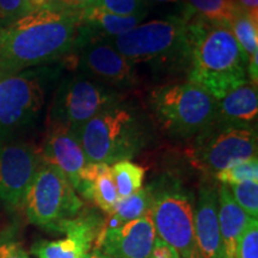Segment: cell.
I'll use <instances>...</instances> for the list:
<instances>
[{
    "mask_svg": "<svg viewBox=\"0 0 258 258\" xmlns=\"http://www.w3.org/2000/svg\"><path fill=\"white\" fill-rule=\"evenodd\" d=\"M51 2L74 11H83L95 4V0H51Z\"/></svg>",
    "mask_w": 258,
    "mask_h": 258,
    "instance_id": "32",
    "label": "cell"
},
{
    "mask_svg": "<svg viewBox=\"0 0 258 258\" xmlns=\"http://www.w3.org/2000/svg\"><path fill=\"white\" fill-rule=\"evenodd\" d=\"M74 61L80 73L117 90L131 89L138 84L135 64L122 55L108 38L88 35L78 29L73 46Z\"/></svg>",
    "mask_w": 258,
    "mask_h": 258,
    "instance_id": "11",
    "label": "cell"
},
{
    "mask_svg": "<svg viewBox=\"0 0 258 258\" xmlns=\"http://www.w3.org/2000/svg\"><path fill=\"white\" fill-rule=\"evenodd\" d=\"M151 258H179V256L173 247L157 237Z\"/></svg>",
    "mask_w": 258,
    "mask_h": 258,
    "instance_id": "30",
    "label": "cell"
},
{
    "mask_svg": "<svg viewBox=\"0 0 258 258\" xmlns=\"http://www.w3.org/2000/svg\"><path fill=\"white\" fill-rule=\"evenodd\" d=\"M80 12L51 0L0 29V76L46 66L73 49Z\"/></svg>",
    "mask_w": 258,
    "mask_h": 258,
    "instance_id": "1",
    "label": "cell"
},
{
    "mask_svg": "<svg viewBox=\"0 0 258 258\" xmlns=\"http://www.w3.org/2000/svg\"><path fill=\"white\" fill-rule=\"evenodd\" d=\"M92 239L78 233H66V238L57 240H42L32 246L37 258H82L91 250Z\"/></svg>",
    "mask_w": 258,
    "mask_h": 258,
    "instance_id": "19",
    "label": "cell"
},
{
    "mask_svg": "<svg viewBox=\"0 0 258 258\" xmlns=\"http://www.w3.org/2000/svg\"><path fill=\"white\" fill-rule=\"evenodd\" d=\"M240 11L237 0H186L183 18L188 21L191 16H199L215 23L230 25Z\"/></svg>",
    "mask_w": 258,
    "mask_h": 258,
    "instance_id": "21",
    "label": "cell"
},
{
    "mask_svg": "<svg viewBox=\"0 0 258 258\" xmlns=\"http://www.w3.org/2000/svg\"><path fill=\"white\" fill-rule=\"evenodd\" d=\"M82 258H110V257H109L106 253L103 252L102 250L93 249V250H89Z\"/></svg>",
    "mask_w": 258,
    "mask_h": 258,
    "instance_id": "34",
    "label": "cell"
},
{
    "mask_svg": "<svg viewBox=\"0 0 258 258\" xmlns=\"http://www.w3.org/2000/svg\"><path fill=\"white\" fill-rule=\"evenodd\" d=\"M214 178L221 184L231 185L237 183L245 182V180H258V159H251L239 161L227 169L219 171L214 175Z\"/></svg>",
    "mask_w": 258,
    "mask_h": 258,
    "instance_id": "25",
    "label": "cell"
},
{
    "mask_svg": "<svg viewBox=\"0 0 258 258\" xmlns=\"http://www.w3.org/2000/svg\"><path fill=\"white\" fill-rule=\"evenodd\" d=\"M148 106L158 125L180 140H192L218 118V99L191 82L154 89Z\"/></svg>",
    "mask_w": 258,
    "mask_h": 258,
    "instance_id": "4",
    "label": "cell"
},
{
    "mask_svg": "<svg viewBox=\"0 0 258 258\" xmlns=\"http://www.w3.org/2000/svg\"><path fill=\"white\" fill-rule=\"evenodd\" d=\"M230 28L235 40L250 59L258 51V22L240 11L230 23Z\"/></svg>",
    "mask_w": 258,
    "mask_h": 258,
    "instance_id": "24",
    "label": "cell"
},
{
    "mask_svg": "<svg viewBox=\"0 0 258 258\" xmlns=\"http://www.w3.org/2000/svg\"><path fill=\"white\" fill-rule=\"evenodd\" d=\"M150 117L125 96L105 106L80 129L78 138L88 163L110 165L131 160L152 140Z\"/></svg>",
    "mask_w": 258,
    "mask_h": 258,
    "instance_id": "3",
    "label": "cell"
},
{
    "mask_svg": "<svg viewBox=\"0 0 258 258\" xmlns=\"http://www.w3.org/2000/svg\"><path fill=\"white\" fill-rule=\"evenodd\" d=\"M93 5L122 17L147 14L144 0H95Z\"/></svg>",
    "mask_w": 258,
    "mask_h": 258,
    "instance_id": "29",
    "label": "cell"
},
{
    "mask_svg": "<svg viewBox=\"0 0 258 258\" xmlns=\"http://www.w3.org/2000/svg\"><path fill=\"white\" fill-rule=\"evenodd\" d=\"M152 206V190L147 185L141 188L133 195L124 199H118L114 211L109 214L108 221L104 222V228L118 227L125 222L133 221L151 212Z\"/></svg>",
    "mask_w": 258,
    "mask_h": 258,
    "instance_id": "20",
    "label": "cell"
},
{
    "mask_svg": "<svg viewBox=\"0 0 258 258\" xmlns=\"http://www.w3.org/2000/svg\"><path fill=\"white\" fill-rule=\"evenodd\" d=\"M0 258H29L18 244L6 243L0 244Z\"/></svg>",
    "mask_w": 258,
    "mask_h": 258,
    "instance_id": "31",
    "label": "cell"
},
{
    "mask_svg": "<svg viewBox=\"0 0 258 258\" xmlns=\"http://www.w3.org/2000/svg\"><path fill=\"white\" fill-rule=\"evenodd\" d=\"M234 258H258V219H249L238 239Z\"/></svg>",
    "mask_w": 258,
    "mask_h": 258,
    "instance_id": "28",
    "label": "cell"
},
{
    "mask_svg": "<svg viewBox=\"0 0 258 258\" xmlns=\"http://www.w3.org/2000/svg\"><path fill=\"white\" fill-rule=\"evenodd\" d=\"M156 238L152 214L148 212L118 227L104 228L101 250L110 258H151Z\"/></svg>",
    "mask_w": 258,
    "mask_h": 258,
    "instance_id": "13",
    "label": "cell"
},
{
    "mask_svg": "<svg viewBox=\"0 0 258 258\" xmlns=\"http://www.w3.org/2000/svg\"><path fill=\"white\" fill-rule=\"evenodd\" d=\"M108 41L132 63L188 67L186 21L183 17L156 19Z\"/></svg>",
    "mask_w": 258,
    "mask_h": 258,
    "instance_id": "6",
    "label": "cell"
},
{
    "mask_svg": "<svg viewBox=\"0 0 258 258\" xmlns=\"http://www.w3.org/2000/svg\"><path fill=\"white\" fill-rule=\"evenodd\" d=\"M42 161L31 144L16 138H0V202L10 211L23 205Z\"/></svg>",
    "mask_w": 258,
    "mask_h": 258,
    "instance_id": "12",
    "label": "cell"
},
{
    "mask_svg": "<svg viewBox=\"0 0 258 258\" xmlns=\"http://www.w3.org/2000/svg\"><path fill=\"white\" fill-rule=\"evenodd\" d=\"M188 78L215 98L249 82V56L230 25L191 16L186 21Z\"/></svg>",
    "mask_w": 258,
    "mask_h": 258,
    "instance_id": "2",
    "label": "cell"
},
{
    "mask_svg": "<svg viewBox=\"0 0 258 258\" xmlns=\"http://www.w3.org/2000/svg\"><path fill=\"white\" fill-rule=\"evenodd\" d=\"M257 129L250 124L215 121L192 139L188 156L194 167L208 176L257 157Z\"/></svg>",
    "mask_w": 258,
    "mask_h": 258,
    "instance_id": "9",
    "label": "cell"
},
{
    "mask_svg": "<svg viewBox=\"0 0 258 258\" xmlns=\"http://www.w3.org/2000/svg\"><path fill=\"white\" fill-rule=\"evenodd\" d=\"M42 159L59 167L77 192L80 172L88 164L78 135L62 125H49Z\"/></svg>",
    "mask_w": 258,
    "mask_h": 258,
    "instance_id": "15",
    "label": "cell"
},
{
    "mask_svg": "<svg viewBox=\"0 0 258 258\" xmlns=\"http://www.w3.org/2000/svg\"><path fill=\"white\" fill-rule=\"evenodd\" d=\"M150 186L151 214L157 237L173 247L179 258H201L194 228L192 194L172 178H161Z\"/></svg>",
    "mask_w": 258,
    "mask_h": 258,
    "instance_id": "7",
    "label": "cell"
},
{
    "mask_svg": "<svg viewBox=\"0 0 258 258\" xmlns=\"http://www.w3.org/2000/svg\"><path fill=\"white\" fill-rule=\"evenodd\" d=\"M123 93L77 72L61 80L53 98L49 125H62L79 134L92 117L123 97Z\"/></svg>",
    "mask_w": 258,
    "mask_h": 258,
    "instance_id": "10",
    "label": "cell"
},
{
    "mask_svg": "<svg viewBox=\"0 0 258 258\" xmlns=\"http://www.w3.org/2000/svg\"><path fill=\"white\" fill-rule=\"evenodd\" d=\"M218 218L225 258H234L239 235L250 217L234 201L226 184H220L218 189Z\"/></svg>",
    "mask_w": 258,
    "mask_h": 258,
    "instance_id": "16",
    "label": "cell"
},
{
    "mask_svg": "<svg viewBox=\"0 0 258 258\" xmlns=\"http://www.w3.org/2000/svg\"><path fill=\"white\" fill-rule=\"evenodd\" d=\"M61 67L40 66L0 76V138H16L40 117Z\"/></svg>",
    "mask_w": 258,
    "mask_h": 258,
    "instance_id": "5",
    "label": "cell"
},
{
    "mask_svg": "<svg viewBox=\"0 0 258 258\" xmlns=\"http://www.w3.org/2000/svg\"><path fill=\"white\" fill-rule=\"evenodd\" d=\"M147 14L122 17L98 6H90L80 12L79 28L88 35L97 37H117L138 27Z\"/></svg>",
    "mask_w": 258,
    "mask_h": 258,
    "instance_id": "18",
    "label": "cell"
},
{
    "mask_svg": "<svg viewBox=\"0 0 258 258\" xmlns=\"http://www.w3.org/2000/svg\"><path fill=\"white\" fill-rule=\"evenodd\" d=\"M217 180L203 177L194 209V228L201 258H225L218 218Z\"/></svg>",
    "mask_w": 258,
    "mask_h": 258,
    "instance_id": "14",
    "label": "cell"
},
{
    "mask_svg": "<svg viewBox=\"0 0 258 258\" xmlns=\"http://www.w3.org/2000/svg\"><path fill=\"white\" fill-rule=\"evenodd\" d=\"M118 199H124L133 195L143 188L145 179V169L132 160H121L110 166Z\"/></svg>",
    "mask_w": 258,
    "mask_h": 258,
    "instance_id": "23",
    "label": "cell"
},
{
    "mask_svg": "<svg viewBox=\"0 0 258 258\" xmlns=\"http://www.w3.org/2000/svg\"><path fill=\"white\" fill-rule=\"evenodd\" d=\"M151 2H157V3H178L179 0H151Z\"/></svg>",
    "mask_w": 258,
    "mask_h": 258,
    "instance_id": "35",
    "label": "cell"
},
{
    "mask_svg": "<svg viewBox=\"0 0 258 258\" xmlns=\"http://www.w3.org/2000/svg\"><path fill=\"white\" fill-rule=\"evenodd\" d=\"M227 186L238 206L250 218L258 219V180H245Z\"/></svg>",
    "mask_w": 258,
    "mask_h": 258,
    "instance_id": "26",
    "label": "cell"
},
{
    "mask_svg": "<svg viewBox=\"0 0 258 258\" xmlns=\"http://www.w3.org/2000/svg\"><path fill=\"white\" fill-rule=\"evenodd\" d=\"M258 115L256 84L247 82L218 101V121L253 125Z\"/></svg>",
    "mask_w": 258,
    "mask_h": 258,
    "instance_id": "17",
    "label": "cell"
},
{
    "mask_svg": "<svg viewBox=\"0 0 258 258\" xmlns=\"http://www.w3.org/2000/svg\"><path fill=\"white\" fill-rule=\"evenodd\" d=\"M77 192L84 199L91 200L101 211L111 214L118 201V195L111 176V169L91 182H80Z\"/></svg>",
    "mask_w": 258,
    "mask_h": 258,
    "instance_id": "22",
    "label": "cell"
},
{
    "mask_svg": "<svg viewBox=\"0 0 258 258\" xmlns=\"http://www.w3.org/2000/svg\"><path fill=\"white\" fill-rule=\"evenodd\" d=\"M46 0H0V29L30 14Z\"/></svg>",
    "mask_w": 258,
    "mask_h": 258,
    "instance_id": "27",
    "label": "cell"
},
{
    "mask_svg": "<svg viewBox=\"0 0 258 258\" xmlns=\"http://www.w3.org/2000/svg\"><path fill=\"white\" fill-rule=\"evenodd\" d=\"M240 10L258 22V0H237Z\"/></svg>",
    "mask_w": 258,
    "mask_h": 258,
    "instance_id": "33",
    "label": "cell"
},
{
    "mask_svg": "<svg viewBox=\"0 0 258 258\" xmlns=\"http://www.w3.org/2000/svg\"><path fill=\"white\" fill-rule=\"evenodd\" d=\"M31 224L60 232L83 211V201L62 171L42 161L23 201Z\"/></svg>",
    "mask_w": 258,
    "mask_h": 258,
    "instance_id": "8",
    "label": "cell"
}]
</instances>
